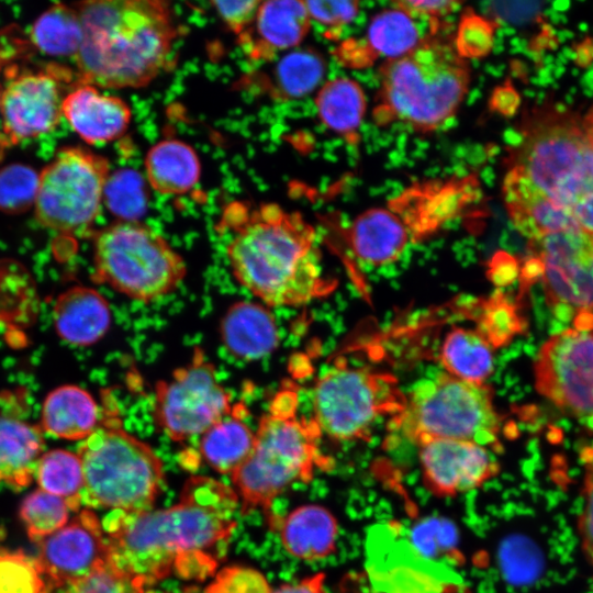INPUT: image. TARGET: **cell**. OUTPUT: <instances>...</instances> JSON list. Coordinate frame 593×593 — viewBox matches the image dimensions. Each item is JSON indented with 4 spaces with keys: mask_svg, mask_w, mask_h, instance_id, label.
I'll return each instance as SVG.
<instances>
[{
    "mask_svg": "<svg viewBox=\"0 0 593 593\" xmlns=\"http://www.w3.org/2000/svg\"><path fill=\"white\" fill-rule=\"evenodd\" d=\"M238 496L209 477L187 480L180 502L142 512H110L102 523L109 563L136 586L150 589L175 574L204 580L236 526Z\"/></svg>",
    "mask_w": 593,
    "mask_h": 593,
    "instance_id": "6da1fadb",
    "label": "cell"
},
{
    "mask_svg": "<svg viewBox=\"0 0 593 593\" xmlns=\"http://www.w3.org/2000/svg\"><path fill=\"white\" fill-rule=\"evenodd\" d=\"M221 230L230 235L226 256L236 280L268 306H298L328 295L316 232L296 211L278 203H232Z\"/></svg>",
    "mask_w": 593,
    "mask_h": 593,
    "instance_id": "7a4b0ae2",
    "label": "cell"
},
{
    "mask_svg": "<svg viewBox=\"0 0 593 593\" xmlns=\"http://www.w3.org/2000/svg\"><path fill=\"white\" fill-rule=\"evenodd\" d=\"M82 41L74 57L79 82L98 88L148 86L175 63L178 26L159 0H102L76 4Z\"/></svg>",
    "mask_w": 593,
    "mask_h": 593,
    "instance_id": "3957f363",
    "label": "cell"
},
{
    "mask_svg": "<svg viewBox=\"0 0 593 593\" xmlns=\"http://www.w3.org/2000/svg\"><path fill=\"white\" fill-rule=\"evenodd\" d=\"M507 170L593 235V147L581 116L556 103L533 108L510 150Z\"/></svg>",
    "mask_w": 593,
    "mask_h": 593,
    "instance_id": "277c9868",
    "label": "cell"
},
{
    "mask_svg": "<svg viewBox=\"0 0 593 593\" xmlns=\"http://www.w3.org/2000/svg\"><path fill=\"white\" fill-rule=\"evenodd\" d=\"M467 61L457 54L447 25L405 56L384 61L372 110L376 124L403 123L419 133L440 128L468 92Z\"/></svg>",
    "mask_w": 593,
    "mask_h": 593,
    "instance_id": "5b68a950",
    "label": "cell"
},
{
    "mask_svg": "<svg viewBox=\"0 0 593 593\" xmlns=\"http://www.w3.org/2000/svg\"><path fill=\"white\" fill-rule=\"evenodd\" d=\"M298 409L296 388L288 384L275 394L260 418L249 456L232 473L243 513L269 510L289 485L309 482L315 469L332 467L320 450V427L313 418L299 416Z\"/></svg>",
    "mask_w": 593,
    "mask_h": 593,
    "instance_id": "8992f818",
    "label": "cell"
},
{
    "mask_svg": "<svg viewBox=\"0 0 593 593\" xmlns=\"http://www.w3.org/2000/svg\"><path fill=\"white\" fill-rule=\"evenodd\" d=\"M403 410L390 417L389 430L421 446L435 439L465 440L502 449V418L485 383H472L443 373L419 380Z\"/></svg>",
    "mask_w": 593,
    "mask_h": 593,
    "instance_id": "52a82bcc",
    "label": "cell"
},
{
    "mask_svg": "<svg viewBox=\"0 0 593 593\" xmlns=\"http://www.w3.org/2000/svg\"><path fill=\"white\" fill-rule=\"evenodd\" d=\"M83 489L91 507L142 512L154 504L163 482V465L154 450L127 433L115 406L107 405L98 428L79 447Z\"/></svg>",
    "mask_w": 593,
    "mask_h": 593,
    "instance_id": "ba28073f",
    "label": "cell"
},
{
    "mask_svg": "<svg viewBox=\"0 0 593 593\" xmlns=\"http://www.w3.org/2000/svg\"><path fill=\"white\" fill-rule=\"evenodd\" d=\"M94 272L120 293L152 302L174 292L187 275L183 258L139 221H118L98 233Z\"/></svg>",
    "mask_w": 593,
    "mask_h": 593,
    "instance_id": "9c48e42d",
    "label": "cell"
},
{
    "mask_svg": "<svg viewBox=\"0 0 593 593\" xmlns=\"http://www.w3.org/2000/svg\"><path fill=\"white\" fill-rule=\"evenodd\" d=\"M406 395L394 376L340 361L313 389V419L339 441L368 440L377 421L400 413Z\"/></svg>",
    "mask_w": 593,
    "mask_h": 593,
    "instance_id": "30bf717a",
    "label": "cell"
},
{
    "mask_svg": "<svg viewBox=\"0 0 593 593\" xmlns=\"http://www.w3.org/2000/svg\"><path fill=\"white\" fill-rule=\"evenodd\" d=\"M522 281L540 280L546 303L575 329H593V235L569 230L528 240Z\"/></svg>",
    "mask_w": 593,
    "mask_h": 593,
    "instance_id": "8fae6325",
    "label": "cell"
},
{
    "mask_svg": "<svg viewBox=\"0 0 593 593\" xmlns=\"http://www.w3.org/2000/svg\"><path fill=\"white\" fill-rule=\"evenodd\" d=\"M109 177L104 156L78 146L60 148L37 177V222L59 233L88 230L100 213Z\"/></svg>",
    "mask_w": 593,
    "mask_h": 593,
    "instance_id": "7c38bea8",
    "label": "cell"
},
{
    "mask_svg": "<svg viewBox=\"0 0 593 593\" xmlns=\"http://www.w3.org/2000/svg\"><path fill=\"white\" fill-rule=\"evenodd\" d=\"M232 409L230 392L219 381L213 363L199 348L189 363L176 369L168 380H161L155 387V422L174 441L202 435Z\"/></svg>",
    "mask_w": 593,
    "mask_h": 593,
    "instance_id": "4fadbf2b",
    "label": "cell"
},
{
    "mask_svg": "<svg viewBox=\"0 0 593 593\" xmlns=\"http://www.w3.org/2000/svg\"><path fill=\"white\" fill-rule=\"evenodd\" d=\"M534 371L539 394L593 426V329L551 335L536 356Z\"/></svg>",
    "mask_w": 593,
    "mask_h": 593,
    "instance_id": "5bb4252c",
    "label": "cell"
},
{
    "mask_svg": "<svg viewBox=\"0 0 593 593\" xmlns=\"http://www.w3.org/2000/svg\"><path fill=\"white\" fill-rule=\"evenodd\" d=\"M37 545L35 562L45 583L44 593L70 585L109 562L105 534L89 508Z\"/></svg>",
    "mask_w": 593,
    "mask_h": 593,
    "instance_id": "9a60e30c",
    "label": "cell"
},
{
    "mask_svg": "<svg viewBox=\"0 0 593 593\" xmlns=\"http://www.w3.org/2000/svg\"><path fill=\"white\" fill-rule=\"evenodd\" d=\"M61 88L55 71L24 72L0 89L1 143L19 144L52 132L61 115Z\"/></svg>",
    "mask_w": 593,
    "mask_h": 593,
    "instance_id": "2e32d148",
    "label": "cell"
},
{
    "mask_svg": "<svg viewBox=\"0 0 593 593\" xmlns=\"http://www.w3.org/2000/svg\"><path fill=\"white\" fill-rule=\"evenodd\" d=\"M418 447L423 481L438 496L477 489L500 469L492 450L471 441L435 439Z\"/></svg>",
    "mask_w": 593,
    "mask_h": 593,
    "instance_id": "e0dca14e",
    "label": "cell"
},
{
    "mask_svg": "<svg viewBox=\"0 0 593 593\" xmlns=\"http://www.w3.org/2000/svg\"><path fill=\"white\" fill-rule=\"evenodd\" d=\"M417 16L395 4L376 14L360 38H348L334 51L337 61L348 68H366L382 59L405 56L427 36L437 33L422 24L440 23Z\"/></svg>",
    "mask_w": 593,
    "mask_h": 593,
    "instance_id": "ac0fdd59",
    "label": "cell"
},
{
    "mask_svg": "<svg viewBox=\"0 0 593 593\" xmlns=\"http://www.w3.org/2000/svg\"><path fill=\"white\" fill-rule=\"evenodd\" d=\"M474 177L414 184L390 202L406 225L411 240L429 236L455 219L479 193Z\"/></svg>",
    "mask_w": 593,
    "mask_h": 593,
    "instance_id": "d6986e66",
    "label": "cell"
},
{
    "mask_svg": "<svg viewBox=\"0 0 593 593\" xmlns=\"http://www.w3.org/2000/svg\"><path fill=\"white\" fill-rule=\"evenodd\" d=\"M311 22L304 1H261L253 24L238 36V43L251 59L271 60L302 43Z\"/></svg>",
    "mask_w": 593,
    "mask_h": 593,
    "instance_id": "ffe728a7",
    "label": "cell"
},
{
    "mask_svg": "<svg viewBox=\"0 0 593 593\" xmlns=\"http://www.w3.org/2000/svg\"><path fill=\"white\" fill-rule=\"evenodd\" d=\"M61 115L87 144L103 145L126 132L132 111L121 98L103 93L92 85L79 82L65 94Z\"/></svg>",
    "mask_w": 593,
    "mask_h": 593,
    "instance_id": "44dd1931",
    "label": "cell"
},
{
    "mask_svg": "<svg viewBox=\"0 0 593 593\" xmlns=\"http://www.w3.org/2000/svg\"><path fill=\"white\" fill-rule=\"evenodd\" d=\"M354 256L369 266L396 261L411 240L404 222L390 209L374 208L359 214L345 231Z\"/></svg>",
    "mask_w": 593,
    "mask_h": 593,
    "instance_id": "7402d4cb",
    "label": "cell"
},
{
    "mask_svg": "<svg viewBox=\"0 0 593 593\" xmlns=\"http://www.w3.org/2000/svg\"><path fill=\"white\" fill-rule=\"evenodd\" d=\"M502 192L511 222L528 240L556 232L580 230L566 211L512 171L507 170L504 177Z\"/></svg>",
    "mask_w": 593,
    "mask_h": 593,
    "instance_id": "603a6c76",
    "label": "cell"
},
{
    "mask_svg": "<svg viewBox=\"0 0 593 593\" xmlns=\"http://www.w3.org/2000/svg\"><path fill=\"white\" fill-rule=\"evenodd\" d=\"M221 338L226 349L236 358L257 360L277 348L279 332L268 307L239 301L231 305L223 316Z\"/></svg>",
    "mask_w": 593,
    "mask_h": 593,
    "instance_id": "cb8c5ba5",
    "label": "cell"
},
{
    "mask_svg": "<svg viewBox=\"0 0 593 593\" xmlns=\"http://www.w3.org/2000/svg\"><path fill=\"white\" fill-rule=\"evenodd\" d=\"M53 316L58 335L78 346L97 343L111 324L107 300L94 289L79 286L58 296Z\"/></svg>",
    "mask_w": 593,
    "mask_h": 593,
    "instance_id": "d4e9b609",
    "label": "cell"
},
{
    "mask_svg": "<svg viewBox=\"0 0 593 593\" xmlns=\"http://www.w3.org/2000/svg\"><path fill=\"white\" fill-rule=\"evenodd\" d=\"M100 419L96 400L76 385H63L49 392L41 415L46 433L68 440L86 439L98 428Z\"/></svg>",
    "mask_w": 593,
    "mask_h": 593,
    "instance_id": "484cf974",
    "label": "cell"
},
{
    "mask_svg": "<svg viewBox=\"0 0 593 593\" xmlns=\"http://www.w3.org/2000/svg\"><path fill=\"white\" fill-rule=\"evenodd\" d=\"M152 189L163 195H181L192 190L201 177V163L188 143L166 138L153 145L144 160Z\"/></svg>",
    "mask_w": 593,
    "mask_h": 593,
    "instance_id": "4316f807",
    "label": "cell"
},
{
    "mask_svg": "<svg viewBox=\"0 0 593 593\" xmlns=\"http://www.w3.org/2000/svg\"><path fill=\"white\" fill-rule=\"evenodd\" d=\"M42 429L14 415L0 413V482L29 485L42 457Z\"/></svg>",
    "mask_w": 593,
    "mask_h": 593,
    "instance_id": "83f0119b",
    "label": "cell"
},
{
    "mask_svg": "<svg viewBox=\"0 0 593 593\" xmlns=\"http://www.w3.org/2000/svg\"><path fill=\"white\" fill-rule=\"evenodd\" d=\"M281 540L292 556L303 560H317L329 556L336 545L337 522L334 515L320 505H303L281 521Z\"/></svg>",
    "mask_w": 593,
    "mask_h": 593,
    "instance_id": "f1b7e54d",
    "label": "cell"
},
{
    "mask_svg": "<svg viewBox=\"0 0 593 593\" xmlns=\"http://www.w3.org/2000/svg\"><path fill=\"white\" fill-rule=\"evenodd\" d=\"M246 409L233 405L232 411L201 435L200 454L220 473H233L249 456L255 433L243 417Z\"/></svg>",
    "mask_w": 593,
    "mask_h": 593,
    "instance_id": "f546056e",
    "label": "cell"
},
{
    "mask_svg": "<svg viewBox=\"0 0 593 593\" xmlns=\"http://www.w3.org/2000/svg\"><path fill=\"white\" fill-rule=\"evenodd\" d=\"M315 107L321 122L349 144L359 142L358 130L366 113L361 86L347 77L326 81L317 91Z\"/></svg>",
    "mask_w": 593,
    "mask_h": 593,
    "instance_id": "4dcf8cb0",
    "label": "cell"
},
{
    "mask_svg": "<svg viewBox=\"0 0 593 593\" xmlns=\"http://www.w3.org/2000/svg\"><path fill=\"white\" fill-rule=\"evenodd\" d=\"M439 358L448 374L472 383H485L494 368L493 347L470 328L450 329L443 340Z\"/></svg>",
    "mask_w": 593,
    "mask_h": 593,
    "instance_id": "1f68e13d",
    "label": "cell"
},
{
    "mask_svg": "<svg viewBox=\"0 0 593 593\" xmlns=\"http://www.w3.org/2000/svg\"><path fill=\"white\" fill-rule=\"evenodd\" d=\"M31 40L42 53L52 56H76L82 41V26L76 7L54 4L34 22Z\"/></svg>",
    "mask_w": 593,
    "mask_h": 593,
    "instance_id": "d6a6232c",
    "label": "cell"
},
{
    "mask_svg": "<svg viewBox=\"0 0 593 593\" xmlns=\"http://www.w3.org/2000/svg\"><path fill=\"white\" fill-rule=\"evenodd\" d=\"M326 64L315 51L299 49L284 55L272 70V97L299 99L311 93L324 77Z\"/></svg>",
    "mask_w": 593,
    "mask_h": 593,
    "instance_id": "836d02e7",
    "label": "cell"
},
{
    "mask_svg": "<svg viewBox=\"0 0 593 593\" xmlns=\"http://www.w3.org/2000/svg\"><path fill=\"white\" fill-rule=\"evenodd\" d=\"M35 473L41 490L63 499L70 511L80 508L83 471L78 454L49 450L42 455Z\"/></svg>",
    "mask_w": 593,
    "mask_h": 593,
    "instance_id": "e575fe53",
    "label": "cell"
},
{
    "mask_svg": "<svg viewBox=\"0 0 593 593\" xmlns=\"http://www.w3.org/2000/svg\"><path fill=\"white\" fill-rule=\"evenodd\" d=\"M69 511L63 499L40 489L23 500L20 517L29 538L37 544L67 524Z\"/></svg>",
    "mask_w": 593,
    "mask_h": 593,
    "instance_id": "d590c367",
    "label": "cell"
},
{
    "mask_svg": "<svg viewBox=\"0 0 593 593\" xmlns=\"http://www.w3.org/2000/svg\"><path fill=\"white\" fill-rule=\"evenodd\" d=\"M522 327L517 307L503 294H495L482 304L475 331L492 347H499L519 333Z\"/></svg>",
    "mask_w": 593,
    "mask_h": 593,
    "instance_id": "8d00e7d4",
    "label": "cell"
},
{
    "mask_svg": "<svg viewBox=\"0 0 593 593\" xmlns=\"http://www.w3.org/2000/svg\"><path fill=\"white\" fill-rule=\"evenodd\" d=\"M495 31V22L467 9L459 20L454 47L466 60L482 58L492 51Z\"/></svg>",
    "mask_w": 593,
    "mask_h": 593,
    "instance_id": "74e56055",
    "label": "cell"
},
{
    "mask_svg": "<svg viewBox=\"0 0 593 593\" xmlns=\"http://www.w3.org/2000/svg\"><path fill=\"white\" fill-rule=\"evenodd\" d=\"M45 583L35 559L0 550V593H44Z\"/></svg>",
    "mask_w": 593,
    "mask_h": 593,
    "instance_id": "f35d334b",
    "label": "cell"
},
{
    "mask_svg": "<svg viewBox=\"0 0 593 593\" xmlns=\"http://www.w3.org/2000/svg\"><path fill=\"white\" fill-rule=\"evenodd\" d=\"M37 177L32 168L14 165L0 171V210L8 213L25 211L34 204Z\"/></svg>",
    "mask_w": 593,
    "mask_h": 593,
    "instance_id": "ab89813d",
    "label": "cell"
},
{
    "mask_svg": "<svg viewBox=\"0 0 593 593\" xmlns=\"http://www.w3.org/2000/svg\"><path fill=\"white\" fill-rule=\"evenodd\" d=\"M141 186L134 172L120 171L110 175L104 190L109 209L121 217V221H137L144 210L141 199Z\"/></svg>",
    "mask_w": 593,
    "mask_h": 593,
    "instance_id": "60d3db41",
    "label": "cell"
},
{
    "mask_svg": "<svg viewBox=\"0 0 593 593\" xmlns=\"http://www.w3.org/2000/svg\"><path fill=\"white\" fill-rule=\"evenodd\" d=\"M203 593H271L264 575L246 567L223 569Z\"/></svg>",
    "mask_w": 593,
    "mask_h": 593,
    "instance_id": "b9f144b4",
    "label": "cell"
},
{
    "mask_svg": "<svg viewBox=\"0 0 593 593\" xmlns=\"http://www.w3.org/2000/svg\"><path fill=\"white\" fill-rule=\"evenodd\" d=\"M68 586L71 593H145L146 591L136 586L109 562Z\"/></svg>",
    "mask_w": 593,
    "mask_h": 593,
    "instance_id": "7bdbcfd3",
    "label": "cell"
},
{
    "mask_svg": "<svg viewBox=\"0 0 593 593\" xmlns=\"http://www.w3.org/2000/svg\"><path fill=\"white\" fill-rule=\"evenodd\" d=\"M584 468L583 507L579 517V532L584 556L593 570V444L581 451Z\"/></svg>",
    "mask_w": 593,
    "mask_h": 593,
    "instance_id": "ee69618b",
    "label": "cell"
},
{
    "mask_svg": "<svg viewBox=\"0 0 593 593\" xmlns=\"http://www.w3.org/2000/svg\"><path fill=\"white\" fill-rule=\"evenodd\" d=\"M311 21L329 29L336 35V31L355 20L359 12L358 1H304Z\"/></svg>",
    "mask_w": 593,
    "mask_h": 593,
    "instance_id": "f6af8a7d",
    "label": "cell"
},
{
    "mask_svg": "<svg viewBox=\"0 0 593 593\" xmlns=\"http://www.w3.org/2000/svg\"><path fill=\"white\" fill-rule=\"evenodd\" d=\"M261 1H212L214 10L224 24L237 36L253 24Z\"/></svg>",
    "mask_w": 593,
    "mask_h": 593,
    "instance_id": "bcb514c9",
    "label": "cell"
},
{
    "mask_svg": "<svg viewBox=\"0 0 593 593\" xmlns=\"http://www.w3.org/2000/svg\"><path fill=\"white\" fill-rule=\"evenodd\" d=\"M393 4L428 21L439 22L457 10L461 5V2L449 0H422L396 1Z\"/></svg>",
    "mask_w": 593,
    "mask_h": 593,
    "instance_id": "7dc6e473",
    "label": "cell"
},
{
    "mask_svg": "<svg viewBox=\"0 0 593 593\" xmlns=\"http://www.w3.org/2000/svg\"><path fill=\"white\" fill-rule=\"evenodd\" d=\"M518 104L517 92L510 86H502L494 90L491 98L492 109L502 114H512Z\"/></svg>",
    "mask_w": 593,
    "mask_h": 593,
    "instance_id": "c3c4849f",
    "label": "cell"
},
{
    "mask_svg": "<svg viewBox=\"0 0 593 593\" xmlns=\"http://www.w3.org/2000/svg\"><path fill=\"white\" fill-rule=\"evenodd\" d=\"M271 593H326L324 574L318 573L294 584H284Z\"/></svg>",
    "mask_w": 593,
    "mask_h": 593,
    "instance_id": "681fc988",
    "label": "cell"
},
{
    "mask_svg": "<svg viewBox=\"0 0 593 593\" xmlns=\"http://www.w3.org/2000/svg\"><path fill=\"white\" fill-rule=\"evenodd\" d=\"M582 122L586 136L593 147V104L589 109L585 116L582 118Z\"/></svg>",
    "mask_w": 593,
    "mask_h": 593,
    "instance_id": "f907efd6",
    "label": "cell"
},
{
    "mask_svg": "<svg viewBox=\"0 0 593 593\" xmlns=\"http://www.w3.org/2000/svg\"><path fill=\"white\" fill-rule=\"evenodd\" d=\"M145 593H201V592L195 586H184V588L174 589V590H168V591H163V592H157L152 589H147Z\"/></svg>",
    "mask_w": 593,
    "mask_h": 593,
    "instance_id": "816d5d0a",
    "label": "cell"
},
{
    "mask_svg": "<svg viewBox=\"0 0 593 593\" xmlns=\"http://www.w3.org/2000/svg\"><path fill=\"white\" fill-rule=\"evenodd\" d=\"M46 593H71V592L69 590V586L67 585V586H64V588H58V589L48 591Z\"/></svg>",
    "mask_w": 593,
    "mask_h": 593,
    "instance_id": "f5cc1de1",
    "label": "cell"
}]
</instances>
